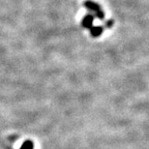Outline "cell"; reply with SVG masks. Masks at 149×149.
<instances>
[{"instance_id": "cell-1", "label": "cell", "mask_w": 149, "mask_h": 149, "mask_svg": "<svg viewBox=\"0 0 149 149\" xmlns=\"http://www.w3.org/2000/svg\"><path fill=\"white\" fill-rule=\"evenodd\" d=\"M92 17H90V16H87V17H85V19H84V20H83V22H84V23H83V24H84L85 26H86V27H90V26H91V24H92Z\"/></svg>"}, {"instance_id": "cell-2", "label": "cell", "mask_w": 149, "mask_h": 149, "mask_svg": "<svg viewBox=\"0 0 149 149\" xmlns=\"http://www.w3.org/2000/svg\"><path fill=\"white\" fill-rule=\"evenodd\" d=\"M22 149H33V145H32V143L30 141H27L25 142L24 144H23V146Z\"/></svg>"}, {"instance_id": "cell-3", "label": "cell", "mask_w": 149, "mask_h": 149, "mask_svg": "<svg viewBox=\"0 0 149 149\" xmlns=\"http://www.w3.org/2000/svg\"><path fill=\"white\" fill-rule=\"evenodd\" d=\"M101 32H102V28H100V27L93 28V30H92V34H93L94 36H95V35L97 36V35H99Z\"/></svg>"}]
</instances>
